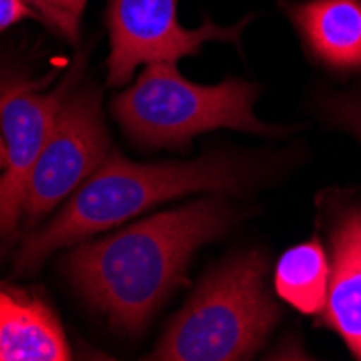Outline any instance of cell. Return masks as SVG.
Returning a JSON list of instances; mask_svg holds the SVG:
<instances>
[{
	"label": "cell",
	"instance_id": "obj_3",
	"mask_svg": "<svg viewBox=\"0 0 361 361\" xmlns=\"http://www.w3.org/2000/svg\"><path fill=\"white\" fill-rule=\"evenodd\" d=\"M257 93V85L240 78L197 85L178 72L176 63H149L113 100V115L137 145L154 149H184L195 137L221 128L275 135L279 130L253 113Z\"/></svg>",
	"mask_w": 361,
	"mask_h": 361
},
{
	"label": "cell",
	"instance_id": "obj_15",
	"mask_svg": "<svg viewBox=\"0 0 361 361\" xmlns=\"http://www.w3.org/2000/svg\"><path fill=\"white\" fill-rule=\"evenodd\" d=\"M0 109H3V102H0ZM5 162H7V145H5L3 130H0V171L5 169Z\"/></svg>",
	"mask_w": 361,
	"mask_h": 361
},
{
	"label": "cell",
	"instance_id": "obj_10",
	"mask_svg": "<svg viewBox=\"0 0 361 361\" xmlns=\"http://www.w3.org/2000/svg\"><path fill=\"white\" fill-rule=\"evenodd\" d=\"M72 350L56 314L32 297L0 290V361H65Z\"/></svg>",
	"mask_w": 361,
	"mask_h": 361
},
{
	"label": "cell",
	"instance_id": "obj_1",
	"mask_svg": "<svg viewBox=\"0 0 361 361\" xmlns=\"http://www.w3.org/2000/svg\"><path fill=\"white\" fill-rule=\"evenodd\" d=\"M232 223V210L206 197L82 243L68 269L85 299L117 329L137 334L152 314L184 283L197 249L219 238Z\"/></svg>",
	"mask_w": 361,
	"mask_h": 361
},
{
	"label": "cell",
	"instance_id": "obj_2",
	"mask_svg": "<svg viewBox=\"0 0 361 361\" xmlns=\"http://www.w3.org/2000/svg\"><path fill=\"white\" fill-rule=\"evenodd\" d=\"M243 186V169L225 156L188 162H133L109 154L39 232L18 251L13 271L35 273L56 249L82 243L135 219L145 210L192 192H232Z\"/></svg>",
	"mask_w": 361,
	"mask_h": 361
},
{
	"label": "cell",
	"instance_id": "obj_11",
	"mask_svg": "<svg viewBox=\"0 0 361 361\" xmlns=\"http://www.w3.org/2000/svg\"><path fill=\"white\" fill-rule=\"evenodd\" d=\"M331 264L318 240L290 247L277 262L275 292L301 314L324 312Z\"/></svg>",
	"mask_w": 361,
	"mask_h": 361
},
{
	"label": "cell",
	"instance_id": "obj_9",
	"mask_svg": "<svg viewBox=\"0 0 361 361\" xmlns=\"http://www.w3.org/2000/svg\"><path fill=\"white\" fill-rule=\"evenodd\" d=\"M331 253L324 322L361 359V208L348 210L338 221L331 236Z\"/></svg>",
	"mask_w": 361,
	"mask_h": 361
},
{
	"label": "cell",
	"instance_id": "obj_14",
	"mask_svg": "<svg viewBox=\"0 0 361 361\" xmlns=\"http://www.w3.org/2000/svg\"><path fill=\"white\" fill-rule=\"evenodd\" d=\"M26 18L48 24L46 16L39 11L35 0H0V30H5ZM50 26V24H48Z\"/></svg>",
	"mask_w": 361,
	"mask_h": 361
},
{
	"label": "cell",
	"instance_id": "obj_4",
	"mask_svg": "<svg viewBox=\"0 0 361 361\" xmlns=\"http://www.w3.org/2000/svg\"><path fill=\"white\" fill-rule=\"evenodd\" d=\"M264 275L259 253L236 255L214 269L171 320L152 357L236 361L255 355L279 318Z\"/></svg>",
	"mask_w": 361,
	"mask_h": 361
},
{
	"label": "cell",
	"instance_id": "obj_8",
	"mask_svg": "<svg viewBox=\"0 0 361 361\" xmlns=\"http://www.w3.org/2000/svg\"><path fill=\"white\" fill-rule=\"evenodd\" d=\"M307 52L336 72H361V0L286 5Z\"/></svg>",
	"mask_w": 361,
	"mask_h": 361
},
{
	"label": "cell",
	"instance_id": "obj_13",
	"mask_svg": "<svg viewBox=\"0 0 361 361\" xmlns=\"http://www.w3.org/2000/svg\"><path fill=\"white\" fill-rule=\"evenodd\" d=\"M324 109L361 141V95H331Z\"/></svg>",
	"mask_w": 361,
	"mask_h": 361
},
{
	"label": "cell",
	"instance_id": "obj_12",
	"mask_svg": "<svg viewBox=\"0 0 361 361\" xmlns=\"http://www.w3.org/2000/svg\"><path fill=\"white\" fill-rule=\"evenodd\" d=\"M37 3L42 5L52 28H59L65 37L76 39L87 0H37Z\"/></svg>",
	"mask_w": 361,
	"mask_h": 361
},
{
	"label": "cell",
	"instance_id": "obj_5",
	"mask_svg": "<svg viewBox=\"0 0 361 361\" xmlns=\"http://www.w3.org/2000/svg\"><path fill=\"white\" fill-rule=\"evenodd\" d=\"M109 156L100 95L93 87L70 91L56 111L32 169L22 223L30 227L54 212Z\"/></svg>",
	"mask_w": 361,
	"mask_h": 361
},
{
	"label": "cell",
	"instance_id": "obj_6",
	"mask_svg": "<svg viewBox=\"0 0 361 361\" xmlns=\"http://www.w3.org/2000/svg\"><path fill=\"white\" fill-rule=\"evenodd\" d=\"M109 85L133 80L137 68L149 63H178L200 54L208 42L240 44L243 20L234 26H219L210 18L200 28H184L178 22V0H109Z\"/></svg>",
	"mask_w": 361,
	"mask_h": 361
},
{
	"label": "cell",
	"instance_id": "obj_16",
	"mask_svg": "<svg viewBox=\"0 0 361 361\" xmlns=\"http://www.w3.org/2000/svg\"><path fill=\"white\" fill-rule=\"evenodd\" d=\"M35 5H37V7H39V11H42V13H44V9H42V5H39V3H37V0H35ZM44 16H46V13H44ZM46 20H48V18H46ZM48 24H50V22H48Z\"/></svg>",
	"mask_w": 361,
	"mask_h": 361
},
{
	"label": "cell",
	"instance_id": "obj_7",
	"mask_svg": "<svg viewBox=\"0 0 361 361\" xmlns=\"http://www.w3.org/2000/svg\"><path fill=\"white\" fill-rule=\"evenodd\" d=\"M72 89L74 74H68L48 93H39L30 82L11 85L0 93V130L7 145V162L0 171V240L18 232L32 169L56 111Z\"/></svg>",
	"mask_w": 361,
	"mask_h": 361
}]
</instances>
